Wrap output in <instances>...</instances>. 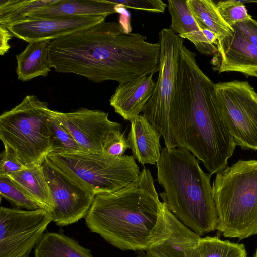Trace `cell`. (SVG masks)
Segmentation results:
<instances>
[{
	"label": "cell",
	"instance_id": "obj_21",
	"mask_svg": "<svg viewBox=\"0 0 257 257\" xmlns=\"http://www.w3.org/2000/svg\"><path fill=\"white\" fill-rule=\"evenodd\" d=\"M8 176L24 189L37 202L40 208L49 214L53 210L54 204L42 163L26 167Z\"/></svg>",
	"mask_w": 257,
	"mask_h": 257
},
{
	"label": "cell",
	"instance_id": "obj_14",
	"mask_svg": "<svg viewBox=\"0 0 257 257\" xmlns=\"http://www.w3.org/2000/svg\"><path fill=\"white\" fill-rule=\"evenodd\" d=\"M233 31L217 40V52L211 63L219 73L237 72L257 77V46L251 43L236 27Z\"/></svg>",
	"mask_w": 257,
	"mask_h": 257
},
{
	"label": "cell",
	"instance_id": "obj_10",
	"mask_svg": "<svg viewBox=\"0 0 257 257\" xmlns=\"http://www.w3.org/2000/svg\"><path fill=\"white\" fill-rule=\"evenodd\" d=\"M42 166L54 204L50 213L52 221L58 226H65L85 217L96 194L46 157Z\"/></svg>",
	"mask_w": 257,
	"mask_h": 257
},
{
	"label": "cell",
	"instance_id": "obj_32",
	"mask_svg": "<svg viewBox=\"0 0 257 257\" xmlns=\"http://www.w3.org/2000/svg\"><path fill=\"white\" fill-rule=\"evenodd\" d=\"M232 26L237 28L245 37L257 46V21L251 17L244 21L238 22Z\"/></svg>",
	"mask_w": 257,
	"mask_h": 257
},
{
	"label": "cell",
	"instance_id": "obj_22",
	"mask_svg": "<svg viewBox=\"0 0 257 257\" xmlns=\"http://www.w3.org/2000/svg\"><path fill=\"white\" fill-rule=\"evenodd\" d=\"M35 257H93L90 249L57 232H46L34 248Z\"/></svg>",
	"mask_w": 257,
	"mask_h": 257
},
{
	"label": "cell",
	"instance_id": "obj_15",
	"mask_svg": "<svg viewBox=\"0 0 257 257\" xmlns=\"http://www.w3.org/2000/svg\"><path fill=\"white\" fill-rule=\"evenodd\" d=\"M164 211L169 237L162 244L145 251L147 256L201 257L199 243L201 237L182 223L165 204Z\"/></svg>",
	"mask_w": 257,
	"mask_h": 257
},
{
	"label": "cell",
	"instance_id": "obj_4",
	"mask_svg": "<svg viewBox=\"0 0 257 257\" xmlns=\"http://www.w3.org/2000/svg\"><path fill=\"white\" fill-rule=\"evenodd\" d=\"M159 196L185 226L201 236L216 230L218 215L212 195V174L204 172L184 148L162 149L157 164Z\"/></svg>",
	"mask_w": 257,
	"mask_h": 257
},
{
	"label": "cell",
	"instance_id": "obj_7",
	"mask_svg": "<svg viewBox=\"0 0 257 257\" xmlns=\"http://www.w3.org/2000/svg\"><path fill=\"white\" fill-rule=\"evenodd\" d=\"M46 158L70 173L96 195L118 191L140 174L133 155L115 157L103 151L49 153Z\"/></svg>",
	"mask_w": 257,
	"mask_h": 257
},
{
	"label": "cell",
	"instance_id": "obj_19",
	"mask_svg": "<svg viewBox=\"0 0 257 257\" xmlns=\"http://www.w3.org/2000/svg\"><path fill=\"white\" fill-rule=\"evenodd\" d=\"M130 121L127 141L135 159L143 165L156 164L162 150L161 134L143 115H139Z\"/></svg>",
	"mask_w": 257,
	"mask_h": 257
},
{
	"label": "cell",
	"instance_id": "obj_8",
	"mask_svg": "<svg viewBox=\"0 0 257 257\" xmlns=\"http://www.w3.org/2000/svg\"><path fill=\"white\" fill-rule=\"evenodd\" d=\"M159 38V74L153 94L145 106L143 115L161 134L165 147L172 149L176 146L170 132L169 113L184 41L171 28L161 30Z\"/></svg>",
	"mask_w": 257,
	"mask_h": 257
},
{
	"label": "cell",
	"instance_id": "obj_23",
	"mask_svg": "<svg viewBox=\"0 0 257 257\" xmlns=\"http://www.w3.org/2000/svg\"><path fill=\"white\" fill-rule=\"evenodd\" d=\"M190 9L197 21L215 34L217 40L231 34L233 29L219 14L216 4L211 0H187Z\"/></svg>",
	"mask_w": 257,
	"mask_h": 257
},
{
	"label": "cell",
	"instance_id": "obj_35",
	"mask_svg": "<svg viewBox=\"0 0 257 257\" xmlns=\"http://www.w3.org/2000/svg\"><path fill=\"white\" fill-rule=\"evenodd\" d=\"M135 257H148L145 251H141L137 256Z\"/></svg>",
	"mask_w": 257,
	"mask_h": 257
},
{
	"label": "cell",
	"instance_id": "obj_20",
	"mask_svg": "<svg viewBox=\"0 0 257 257\" xmlns=\"http://www.w3.org/2000/svg\"><path fill=\"white\" fill-rule=\"evenodd\" d=\"M50 41L28 43L21 53L16 56L18 79L27 81L39 76H46L51 68L48 60V46Z\"/></svg>",
	"mask_w": 257,
	"mask_h": 257
},
{
	"label": "cell",
	"instance_id": "obj_11",
	"mask_svg": "<svg viewBox=\"0 0 257 257\" xmlns=\"http://www.w3.org/2000/svg\"><path fill=\"white\" fill-rule=\"evenodd\" d=\"M52 219L48 212L1 207L0 257H29Z\"/></svg>",
	"mask_w": 257,
	"mask_h": 257
},
{
	"label": "cell",
	"instance_id": "obj_16",
	"mask_svg": "<svg viewBox=\"0 0 257 257\" xmlns=\"http://www.w3.org/2000/svg\"><path fill=\"white\" fill-rule=\"evenodd\" d=\"M153 75L119 84L111 96L109 100L110 105L125 120L130 121L143 112L154 91Z\"/></svg>",
	"mask_w": 257,
	"mask_h": 257
},
{
	"label": "cell",
	"instance_id": "obj_2",
	"mask_svg": "<svg viewBox=\"0 0 257 257\" xmlns=\"http://www.w3.org/2000/svg\"><path fill=\"white\" fill-rule=\"evenodd\" d=\"M196 56L182 46L169 129L176 147L188 150L213 174L227 167L236 144L216 106L215 83L201 69Z\"/></svg>",
	"mask_w": 257,
	"mask_h": 257
},
{
	"label": "cell",
	"instance_id": "obj_27",
	"mask_svg": "<svg viewBox=\"0 0 257 257\" xmlns=\"http://www.w3.org/2000/svg\"><path fill=\"white\" fill-rule=\"evenodd\" d=\"M49 127L51 144L49 153H69L82 151L70 132L53 115L52 111L49 120Z\"/></svg>",
	"mask_w": 257,
	"mask_h": 257
},
{
	"label": "cell",
	"instance_id": "obj_6",
	"mask_svg": "<svg viewBox=\"0 0 257 257\" xmlns=\"http://www.w3.org/2000/svg\"><path fill=\"white\" fill-rule=\"evenodd\" d=\"M52 110L34 95L0 116V139L26 167L42 163L50 152L49 120Z\"/></svg>",
	"mask_w": 257,
	"mask_h": 257
},
{
	"label": "cell",
	"instance_id": "obj_37",
	"mask_svg": "<svg viewBox=\"0 0 257 257\" xmlns=\"http://www.w3.org/2000/svg\"><path fill=\"white\" fill-rule=\"evenodd\" d=\"M255 2H257V1H255Z\"/></svg>",
	"mask_w": 257,
	"mask_h": 257
},
{
	"label": "cell",
	"instance_id": "obj_17",
	"mask_svg": "<svg viewBox=\"0 0 257 257\" xmlns=\"http://www.w3.org/2000/svg\"><path fill=\"white\" fill-rule=\"evenodd\" d=\"M117 12V7L107 0H58L30 13L26 20L107 16Z\"/></svg>",
	"mask_w": 257,
	"mask_h": 257
},
{
	"label": "cell",
	"instance_id": "obj_24",
	"mask_svg": "<svg viewBox=\"0 0 257 257\" xmlns=\"http://www.w3.org/2000/svg\"><path fill=\"white\" fill-rule=\"evenodd\" d=\"M58 0H1L0 25L8 27L23 21L32 12Z\"/></svg>",
	"mask_w": 257,
	"mask_h": 257
},
{
	"label": "cell",
	"instance_id": "obj_29",
	"mask_svg": "<svg viewBox=\"0 0 257 257\" xmlns=\"http://www.w3.org/2000/svg\"><path fill=\"white\" fill-rule=\"evenodd\" d=\"M117 7L147 11L153 13H163L167 4L161 0H113Z\"/></svg>",
	"mask_w": 257,
	"mask_h": 257
},
{
	"label": "cell",
	"instance_id": "obj_26",
	"mask_svg": "<svg viewBox=\"0 0 257 257\" xmlns=\"http://www.w3.org/2000/svg\"><path fill=\"white\" fill-rule=\"evenodd\" d=\"M0 195L19 209L34 210L40 208L37 202L8 176H0Z\"/></svg>",
	"mask_w": 257,
	"mask_h": 257
},
{
	"label": "cell",
	"instance_id": "obj_25",
	"mask_svg": "<svg viewBox=\"0 0 257 257\" xmlns=\"http://www.w3.org/2000/svg\"><path fill=\"white\" fill-rule=\"evenodd\" d=\"M201 257H247L243 244L223 240L217 237H201Z\"/></svg>",
	"mask_w": 257,
	"mask_h": 257
},
{
	"label": "cell",
	"instance_id": "obj_5",
	"mask_svg": "<svg viewBox=\"0 0 257 257\" xmlns=\"http://www.w3.org/2000/svg\"><path fill=\"white\" fill-rule=\"evenodd\" d=\"M212 195L216 230L239 240L257 234V160H239L217 173Z\"/></svg>",
	"mask_w": 257,
	"mask_h": 257
},
{
	"label": "cell",
	"instance_id": "obj_3",
	"mask_svg": "<svg viewBox=\"0 0 257 257\" xmlns=\"http://www.w3.org/2000/svg\"><path fill=\"white\" fill-rule=\"evenodd\" d=\"M85 220L90 231L122 250L145 251L170 235L164 204L145 168L124 188L96 195Z\"/></svg>",
	"mask_w": 257,
	"mask_h": 257
},
{
	"label": "cell",
	"instance_id": "obj_30",
	"mask_svg": "<svg viewBox=\"0 0 257 257\" xmlns=\"http://www.w3.org/2000/svg\"><path fill=\"white\" fill-rule=\"evenodd\" d=\"M0 158V176H9L27 167L10 149L5 148L1 153Z\"/></svg>",
	"mask_w": 257,
	"mask_h": 257
},
{
	"label": "cell",
	"instance_id": "obj_31",
	"mask_svg": "<svg viewBox=\"0 0 257 257\" xmlns=\"http://www.w3.org/2000/svg\"><path fill=\"white\" fill-rule=\"evenodd\" d=\"M129 148L127 137L122 130L113 133L108 138L104 148L105 152L108 154L120 157L124 155L126 150Z\"/></svg>",
	"mask_w": 257,
	"mask_h": 257
},
{
	"label": "cell",
	"instance_id": "obj_33",
	"mask_svg": "<svg viewBox=\"0 0 257 257\" xmlns=\"http://www.w3.org/2000/svg\"><path fill=\"white\" fill-rule=\"evenodd\" d=\"M14 36L7 27L0 25V54L4 55L9 50V41Z\"/></svg>",
	"mask_w": 257,
	"mask_h": 257
},
{
	"label": "cell",
	"instance_id": "obj_1",
	"mask_svg": "<svg viewBox=\"0 0 257 257\" xmlns=\"http://www.w3.org/2000/svg\"><path fill=\"white\" fill-rule=\"evenodd\" d=\"M48 50L56 72L95 83L112 80L122 84L159 71V42L150 43L115 22L104 21L51 40Z\"/></svg>",
	"mask_w": 257,
	"mask_h": 257
},
{
	"label": "cell",
	"instance_id": "obj_34",
	"mask_svg": "<svg viewBox=\"0 0 257 257\" xmlns=\"http://www.w3.org/2000/svg\"><path fill=\"white\" fill-rule=\"evenodd\" d=\"M198 25L201 28L204 35L207 39V40L211 44L215 45L217 44V37L215 33H214L210 30L207 28L202 24L198 23Z\"/></svg>",
	"mask_w": 257,
	"mask_h": 257
},
{
	"label": "cell",
	"instance_id": "obj_18",
	"mask_svg": "<svg viewBox=\"0 0 257 257\" xmlns=\"http://www.w3.org/2000/svg\"><path fill=\"white\" fill-rule=\"evenodd\" d=\"M171 29L181 38L190 41L201 54L214 55L217 46L210 43L204 35L189 7L187 0H169Z\"/></svg>",
	"mask_w": 257,
	"mask_h": 257
},
{
	"label": "cell",
	"instance_id": "obj_9",
	"mask_svg": "<svg viewBox=\"0 0 257 257\" xmlns=\"http://www.w3.org/2000/svg\"><path fill=\"white\" fill-rule=\"evenodd\" d=\"M214 99L236 145L257 151V92L253 87L244 81L215 83Z\"/></svg>",
	"mask_w": 257,
	"mask_h": 257
},
{
	"label": "cell",
	"instance_id": "obj_12",
	"mask_svg": "<svg viewBox=\"0 0 257 257\" xmlns=\"http://www.w3.org/2000/svg\"><path fill=\"white\" fill-rule=\"evenodd\" d=\"M53 115L70 132L83 152H102L109 137L122 130V125L112 121L101 110L81 108L70 112L52 111Z\"/></svg>",
	"mask_w": 257,
	"mask_h": 257
},
{
	"label": "cell",
	"instance_id": "obj_28",
	"mask_svg": "<svg viewBox=\"0 0 257 257\" xmlns=\"http://www.w3.org/2000/svg\"><path fill=\"white\" fill-rule=\"evenodd\" d=\"M216 6L223 19L230 26L236 22L244 21L251 17L248 13L243 2L241 1H219Z\"/></svg>",
	"mask_w": 257,
	"mask_h": 257
},
{
	"label": "cell",
	"instance_id": "obj_13",
	"mask_svg": "<svg viewBox=\"0 0 257 257\" xmlns=\"http://www.w3.org/2000/svg\"><path fill=\"white\" fill-rule=\"evenodd\" d=\"M106 17L86 16L28 19L7 27L13 35L28 43L56 39L104 21Z\"/></svg>",
	"mask_w": 257,
	"mask_h": 257
},
{
	"label": "cell",
	"instance_id": "obj_36",
	"mask_svg": "<svg viewBox=\"0 0 257 257\" xmlns=\"http://www.w3.org/2000/svg\"><path fill=\"white\" fill-rule=\"evenodd\" d=\"M253 257H257V248H256V251L255 252V253L253 255Z\"/></svg>",
	"mask_w": 257,
	"mask_h": 257
}]
</instances>
